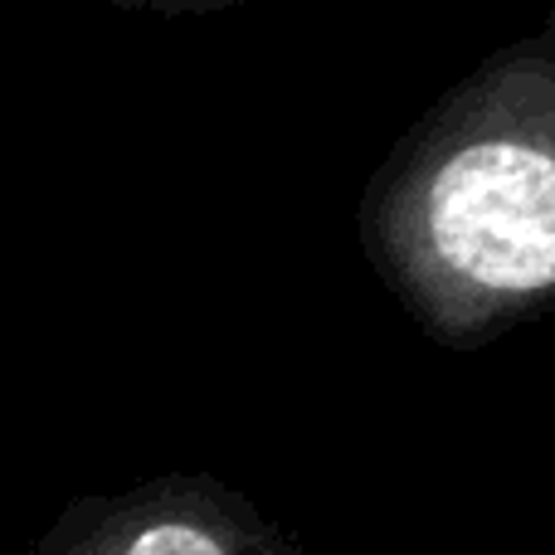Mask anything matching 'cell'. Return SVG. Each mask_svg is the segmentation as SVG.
Returning <instances> with one entry per match:
<instances>
[{
  "mask_svg": "<svg viewBox=\"0 0 555 555\" xmlns=\"http://www.w3.org/2000/svg\"><path fill=\"white\" fill-rule=\"evenodd\" d=\"M371 273L443 351L555 312V35L492 49L371 171Z\"/></svg>",
  "mask_w": 555,
  "mask_h": 555,
  "instance_id": "1",
  "label": "cell"
},
{
  "mask_svg": "<svg viewBox=\"0 0 555 555\" xmlns=\"http://www.w3.org/2000/svg\"><path fill=\"white\" fill-rule=\"evenodd\" d=\"M39 555H283V546L240 498L176 478L83 507Z\"/></svg>",
  "mask_w": 555,
  "mask_h": 555,
  "instance_id": "2",
  "label": "cell"
},
{
  "mask_svg": "<svg viewBox=\"0 0 555 555\" xmlns=\"http://www.w3.org/2000/svg\"><path fill=\"white\" fill-rule=\"evenodd\" d=\"M117 10H142V15H220V10L249 5V0H98Z\"/></svg>",
  "mask_w": 555,
  "mask_h": 555,
  "instance_id": "3",
  "label": "cell"
},
{
  "mask_svg": "<svg viewBox=\"0 0 555 555\" xmlns=\"http://www.w3.org/2000/svg\"><path fill=\"white\" fill-rule=\"evenodd\" d=\"M546 29H551V35H555V10H551V20H546Z\"/></svg>",
  "mask_w": 555,
  "mask_h": 555,
  "instance_id": "4",
  "label": "cell"
}]
</instances>
